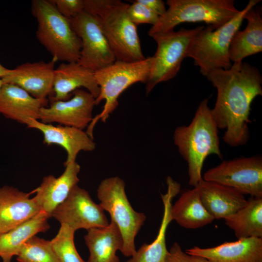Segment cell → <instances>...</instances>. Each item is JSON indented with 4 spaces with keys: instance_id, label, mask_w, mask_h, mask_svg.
Segmentation results:
<instances>
[{
    "instance_id": "6da1fadb",
    "label": "cell",
    "mask_w": 262,
    "mask_h": 262,
    "mask_svg": "<svg viewBox=\"0 0 262 262\" xmlns=\"http://www.w3.org/2000/svg\"><path fill=\"white\" fill-rule=\"evenodd\" d=\"M206 77L217 90L212 115L218 129H226L223 141L231 147L242 146L249 138L251 104L262 95V78L257 68L243 62L228 69H217Z\"/></svg>"
},
{
    "instance_id": "7a4b0ae2",
    "label": "cell",
    "mask_w": 262,
    "mask_h": 262,
    "mask_svg": "<svg viewBox=\"0 0 262 262\" xmlns=\"http://www.w3.org/2000/svg\"><path fill=\"white\" fill-rule=\"evenodd\" d=\"M208 106V99L198 105L191 122L177 127L174 132V144L188 167L189 184L194 187L202 180L201 171L206 158L215 154L222 159L218 128Z\"/></svg>"
},
{
    "instance_id": "3957f363",
    "label": "cell",
    "mask_w": 262,
    "mask_h": 262,
    "mask_svg": "<svg viewBox=\"0 0 262 262\" xmlns=\"http://www.w3.org/2000/svg\"><path fill=\"white\" fill-rule=\"evenodd\" d=\"M84 11L95 16L116 61L136 62L144 56L137 27L127 13L129 4L120 0H84Z\"/></svg>"
},
{
    "instance_id": "277c9868",
    "label": "cell",
    "mask_w": 262,
    "mask_h": 262,
    "mask_svg": "<svg viewBox=\"0 0 262 262\" xmlns=\"http://www.w3.org/2000/svg\"><path fill=\"white\" fill-rule=\"evenodd\" d=\"M31 11L37 22L36 37L52 60L77 62L81 41L70 21L61 15L51 0H33Z\"/></svg>"
},
{
    "instance_id": "5b68a950",
    "label": "cell",
    "mask_w": 262,
    "mask_h": 262,
    "mask_svg": "<svg viewBox=\"0 0 262 262\" xmlns=\"http://www.w3.org/2000/svg\"><path fill=\"white\" fill-rule=\"evenodd\" d=\"M152 56L136 62L115 61L113 64L95 71V77L99 89L95 99L96 105L105 101L102 111L93 117L87 127V133L93 139V130L100 120L105 122L118 105L120 95L131 85L138 82L146 83L152 64Z\"/></svg>"
},
{
    "instance_id": "8992f818",
    "label": "cell",
    "mask_w": 262,
    "mask_h": 262,
    "mask_svg": "<svg viewBox=\"0 0 262 262\" xmlns=\"http://www.w3.org/2000/svg\"><path fill=\"white\" fill-rule=\"evenodd\" d=\"M260 0H250L238 15L222 26L213 29L204 27L196 35L187 57L194 60L200 73L206 76L217 69H229L232 66L229 49L235 33L239 30L246 13L255 6Z\"/></svg>"
},
{
    "instance_id": "52a82bcc",
    "label": "cell",
    "mask_w": 262,
    "mask_h": 262,
    "mask_svg": "<svg viewBox=\"0 0 262 262\" xmlns=\"http://www.w3.org/2000/svg\"><path fill=\"white\" fill-rule=\"evenodd\" d=\"M168 8L149 29L148 34L173 31L184 22H203L216 29L239 13L233 0H167Z\"/></svg>"
},
{
    "instance_id": "ba28073f",
    "label": "cell",
    "mask_w": 262,
    "mask_h": 262,
    "mask_svg": "<svg viewBox=\"0 0 262 262\" xmlns=\"http://www.w3.org/2000/svg\"><path fill=\"white\" fill-rule=\"evenodd\" d=\"M97 192L99 205L109 213L111 220L121 232L123 241L121 252L125 257H132L136 251L135 239L144 225L146 215L132 207L126 194L125 183L118 177L102 180Z\"/></svg>"
},
{
    "instance_id": "9c48e42d",
    "label": "cell",
    "mask_w": 262,
    "mask_h": 262,
    "mask_svg": "<svg viewBox=\"0 0 262 262\" xmlns=\"http://www.w3.org/2000/svg\"><path fill=\"white\" fill-rule=\"evenodd\" d=\"M204 27L192 29L181 28L178 31L173 30L150 36L156 41L157 47L152 56L150 71L146 83V95L158 83L176 76L183 60L187 57L196 35Z\"/></svg>"
},
{
    "instance_id": "30bf717a",
    "label": "cell",
    "mask_w": 262,
    "mask_h": 262,
    "mask_svg": "<svg viewBox=\"0 0 262 262\" xmlns=\"http://www.w3.org/2000/svg\"><path fill=\"white\" fill-rule=\"evenodd\" d=\"M202 179L229 187L244 195L262 197V158L255 156L224 161L208 169Z\"/></svg>"
},
{
    "instance_id": "8fae6325",
    "label": "cell",
    "mask_w": 262,
    "mask_h": 262,
    "mask_svg": "<svg viewBox=\"0 0 262 262\" xmlns=\"http://www.w3.org/2000/svg\"><path fill=\"white\" fill-rule=\"evenodd\" d=\"M69 20L81 41V49L77 63L95 71L116 61L95 16L84 10Z\"/></svg>"
},
{
    "instance_id": "7c38bea8",
    "label": "cell",
    "mask_w": 262,
    "mask_h": 262,
    "mask_svg": "<svg viewBox=\"0 0 262 262\" xmlns=\"http://www.w3.org/2000/svg\"><path fill=\"white\" fill-rule=\"evenodd\" d=\"M50 217L75 231L82 229L88 230L105 227L109 224L100 205L93 200L88 191L78 185L53 211Z\"/></svg>"
},
{
    "instance_id": "4fadbf2b",
    "label": "cell",
    "mask_w": 262,
    "mask_h": 262,
    "mask_svg": "<svg viewBox=\"0 0 262 262\" xmlns=\"http://www.w3.org/2000/svg\"><path fill=\"white\" fill-rule=\"evenodd\" d=\"M51 100L49 106L40 111L39 120L44 123H57L83 130L93 119L95 98L86 90L77 89L67 100Z\"/></svg>"
},
{
    "instance_id": "5bb4252c",
    "label": "cell",
    "mask_w": 262,
    "mask_h": 262,
    "mask_svg": "<svg viewBox=\"0 0 262 262\" xmlns=\"http://www.w3.org/2000/svg\"><path fill=\"white\" fill-rule=\"evenodd\" d=\"M39 61L25 63L14 69L2 80L4 83L16 85L33 97L47 99L53 92L55 64Z\"/></svg>"
},
{
    "instance_id": "9a60e30c",
    "label": "cell",
    "mask_w": 262,
    "mask_h": 262,
    "mask_svg": "<svg viewBox=\"0 0 262 262\" xmlns=\"http://www.w3.org/2000/svg\"><path fill=\"white\" fill-rule=\"evenodd\" d=\"M27 126L39 131L43 136V142L47 145H57L66 151L67 157L64 165L76 161L82 151H92L96 143L86 131L72 127L54 126L38 120H31Z\"/></svg>"
},
{
    "instance_id": "2e32d148",
    "label": "cell",
    "mask_w": 262,
    "mask_h": 262,
    "mask_svg": "<svg viewBox=\"0 0 262 262\" xmlns=\"http://www.w3.org/2000/svg\"><path fill=\"white\" fill-rule=\"evenodd\" d=\"M33 191L25 193L10 186L0 187V234L24 223L41 211Z\"/></svg>"
},
{
    "instance_id": "e0dca14e",
    "label": "cell",
    "mask_w": 262,
    "mask_h": 262,
    "mask_svg": "<svg viewBox=\"0 0 262 262\" xmlns=\"http://www.w3.org/2000/svg\"><path fill=\"white\" fill-rule=\"evenodd\" d=\"M63 173L58 177L49 175L43 178L40 185L33 190V197L41 210L50 217L53 211L67 197L72 189L79 182L80 165L76 161L66 165Z\"/></svg>"
},
{
    "instance_id": "ac0fdd59",
    "label": "cell",
    "mask_w": 262,
    "mask_h": 262,
    "mask_svg": "<svg viewBox=\"0 0 262 262\" xmlns=\"http://www.w3.org/2000/svg\"><path fill=\"white\" fill-rule=\"evenodd\" d=\"M213 247L194 246L188 254L203 257L211 262H262V238L238 239Z\"/></svg>"
},
{
    "instance_id": "d6986e66",
    "label": "cell",
    "mask_w": 262,
    "mask_h": 262,
    "mask_svg": "<svg viewBox=\"0 0 262 262\" xmlns=\"http://www.w3.org/2000/svg\"><path fill=\"white\" fill-rule=\"evenodd\" d=\"M83 87L95 98L99 89L95 77V71L77 62H64L55 69L51 100H65L71 97L76 90Z\"/></svg>"
},
{
    "instance_id": "ffe728a7",
    "label": "cell",
    "mask_w": 262,
    "mask_h": 262,
    "mask_svg": "<svg viewBox=\"0 0 262 262\" xmlns=\"http://www.w3.org/2000/svg\"><path fill=\"white\" fill-rule=\"evenodd\" d=\"M48 102L47 98H36L14 84L4 83L0 90V114L26 125L32 119L39 120L40 111Z\"/></svg>"
},
{
    "instance_id": "44dd1931",
    "label": "cell",
    "mask_w": 262,
    "mask_h": 262,
    "mask_svg": "<svg viewBox=\"0 0 262 262\" xmlns=\"http://www.w3.org/2000/svg\"><path fill=\"white\" fill-rule=\"evenodd\" d=\"M201 201L214 219H225L245 206L244 195L229 187L202 180L197 186Z\"/></svg>"
},
{
    "instance_id": "7402d4cb",
    "label": "cell",
    "mask_w": 262,
    "mask_h": 262,
    "mask_svg": "<svg viewBox=\"0 0 262 262\" xmlns=\"http://www.w3.org/2000/svg\"><path fill=\"white\" fill-rule=\"evenodd\" d=\"M167 191L161 194L164 205L163 216L158 235L149 244H144L136 250L127 262H164L168 250L166 248L165 234L167 227L172 221L170 209L172 200L180 192V186L170 177L166 179Z\"/></svg>"
},
{
    "instance_id": "603a6c76",
    "label": "cell",
    "mask_w": 262,
    "mask_h": 262,
    "mask_svg": "<svg viewBox=\"0 0 262 262\" xmlns=\"http://www.w3.org/2000/svg\"><path fill=\"white\" fill-rule=\"evenodd\" d=\"M84 238L89 251L87 262H120L116 252L121 250L123 241L113 221L111 220L106 227L87 230Z\"/></svg>"
},
{
    "instance_id": "cb8c5ba5",
    "label": "cell",
    "mask_w": 262,
    "mask_h": 262,
    "mask_svg": "<svg viewBox=\"0 0 262 262\" xmlns=\"http://www.w3.org/2000/svg\"><path fill=\"white\" fill-rule=\"evenodd\" d=\"M255 6L245 14L247 20L246 28L238 30L234 35L229 49L232 63L242 62L250 55L262 51V17L260 10Z\"/></svg>"
},
{
    "instance_id": "d4e9b609",
    "label": "cell",
    "mask_w": 262,
    "mask_h": 262,
    "mask_svg": "<svg viewBox=\"0 0 262 262\" xmlns=\"http://www.w3.org/2000/svg\"><path fill=\"white\" fill-rule=\"evenodd\" d=\"M50 217L41 210L35 216L16 228L0 234V258L2 262H11L17 256L22 245L30 238L50 228Z\"/></svg>"
},
{
    "instance_id": "484cf974",
    "label": "cell",
    "mask_w": 262,
    "mask_h": 262,
    "mask_svg": "<svg viewBox=\"0 0 262 262\" xmlns=\"http://www.w3.org/2000/svg\"><path fill=\"white\" fill-rule=\"evenodd\" d=\"M171 220L188 229H196L214 219L203 206L197 187L184 192L170 209Z\"/></svg>"
},
{
    "instance_id": "4316f807",
    "label": "cell",
    "mask_w": 262,
    "mask_h": 262,
    "mask_svg": "<svg viewBox=\"0 0 262 262\" xmlns=\"http://www.w3.org/2000/svg\"><path fill=\"white\" fill-rule=\"evenodd\" d=\"M224 220L238 239L262 238V197L251 196L245 206Z\"/></svg>"
},
{
    "instance_id": "83f0119b",
    "label": "cell",
    "mask_w": 262,
    "mask_h": 262,
    "mask_svg": "<svg viewBox=\"0 0 262 262\" xmlns=\"http://www.w3.org/2000/svg\"><path fill=\"white\" fill-rule=\"evenodd\" d=\"M16 257L17 262H60L51 241L36 235L22 245Z\"/></svg>"
},
{
    "instance_id": "f1b7e54d",
    "label": "cell",
    "mask_w": 262,
    "mask_h": 262,
    "mask_svg": "<svg viewBox=\"0 0 262 262\" xmlns=\"http://www.w3.org/2000/svg\"><path fill=\"white\" fill-rule=\"evenodd\" d=\"M75 231L61 225L55 237L51 241L52 248L60 262H85L79 254L75 246Z\"/></svg>"
},
{
    "instance_id": "f546056e",
    "label": "cell",
    "mask_w": 262,
    "mask_h": 262,
    "mask_svg": "<svg viewBox=\"0 0 262 262\" xmlns=\"http://www.w3.org/2000/svg\"><path fill=\"white\" fill-rule=\"evenodd\" d=\"M127 13L131 21L136 27L142 24H150L152 26L157 22L159 17L137 0L129 4Z\"/></svg>"
},
{
    "instance_id": "4dcf8cb0",
    "label": "cell",
    "mask_w": 262,
    "mask_h": 262,
    "mask_svg": "<svg viewBox=\"0 0 262 262\" xmlns=\"http://www.w3.org/2000/svg\"><path fill=\"white\" fill-rule=\"evenodd\" d=\"M63 16L70 20L84 10V0H51Z\"/></svg>"
},
{
    "instance_id": "1f68e13d",
    "label": "cell",
    "mask_w": 262,
    "mask_h": 262,
    "mask_svg": "<svg viewBox=\"0 0 262 262\" xmlns=\"http://www.w3.org/2000/svg\"><path fill=\"white\" fill-rule=\"evenodd\" d=\"M164 262H211L206 259L183 251L180 245L174 243L167 253Z\"/></svg>"
},
{
    "instance_id": "d6a6232c",
    "label": "cell",
    "mask_w": 262,
    "mask_h": 262,
    "mask_svg": "<svg viewBox=\"0 0 262 262\" xmlns=\"http://www.w3.org/2000/svg\"><path fill=\"white\" fill-rule=\"evenodd\" d=\"M137 1L156 14L159 16L163 15L166 10L165 3L162 0H137Z\"/></svg>"
},
{
    "instance_id": "836d02e7",
    "label": "cell",
    "mask_w": 262,
    "mask_h": 262,
    "mask_svg": "<svg viewBox=\"0 0 262 262\" xmlns=\"http://www.w3.org/2000/svg\"><path fill=\"white\" fill-rule=\"evenodd\" d=\"M10 69L4 67L0 64V79L5 77L9 73Z\"/></svg>"
},
{
    "instance_id": "e575fe53",
    "label": "cell",
    "mask_w": 262,
    "mask_h": 262,
    "mask_svg": "<svg viewBox=\"0 0 262 262\" xmlns=\"http://www.w3.org/2000/svg\"><path fill=\"white\" fill-rule=\"evenodd\" d=\"M4 83V82L3 81L2 79H0V90Z\"/></svg>"
}]
</instances>
